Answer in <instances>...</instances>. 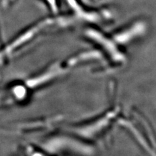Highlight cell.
Here are the masks:
<instances>
[{"mask_svg":"<svg viewBox=\"0 0 156 156\" xmlns=\"http://www.w3.org/2000/svg\"><path fill=\"white\" fill-rule=\"evenodd\" d=\"M120 115V107L114 105L89 120L72 124L70 127V131L72 134L90 144L92 142H98L102 139H105L112 126L116 122Z\"/></svg>","mask_w":156,"mask_h":156,"instance_id":"cell-1","label":"cell"},{"mask_svg":"<svg viewBox=\"0 0 156 156\" xmlns=\"http://www.w3.org/2000/svg\"><path fill=\"white\" fill-rule=\"evenodd\" d=\"M116 122L128 131L144 150L156 155L155 133L148 120L139 111H132L129 117L120 115Z\"/></svg>","mask_w":156,"mask_h":156,"instance_id":"cell-2","label":"cell"},{"mask_svg":"<svg viewBox=\"0 0 156 156\" xmlns=\"http://www.w3.org/2000/svg\"><path fill=\"white\" fill-rule=\"evenodd\" d=\"M45 155L62 154L75 152L77 154L90 155L94 151L92 144L71 135L53 134L44 140L38 145Z\"/></svg>","mask_w":156,"mask_h":156,"instance_id":"cell-3","label":"cell"},{"mask_svg":"<svg viewBox=\"0 0 156 156\" xmlns=\"http://www.w3.org/2000/svg\"><path fill=\"white\" fill-rule=\"evenodd\" d=\"M85 38L99 48L105 58L109 62V66L120 67L126 64L127 57L118 44L111 36L107 35L94 28H88L85 31Z\"/></svg>","mask_w":156,"mask_h":156,"instance_id":"cell-4","label":"cell"},{"mask_svg":"<svg viewBox=\"0 0 156 156\" xmlns=\"http://www.w3.org/2000/svg\"><path fill=\"white\" fill-rule=\"evenodd\" d=\"M73 68L68 58L65 61L53 62L41 71L23 80L24 83L33 93L52 84L68 74Z\"/></svg>","mask_w":156,"mask_h":156,"instance_id":"cell-5","label":"cell"},{"mask_svg":"<svg viewBox=\"0 0 156 156\" xmlns=\"http://www.w3.org/2000/svg\"><path fill=\"white\" fill-rule=\"evenodd\" d=\"M62 119L61 116H55L27 120L17 125L11 130H2V132L20 135H30L42 132L52 128Z\"/></svg>","mask_w":156,"mask_h":156,"instance_id":"cell-6","label":"cell"},{"mask_svg":"<svg viewBox=\"0 0 156 156\" xmlns=\"http://www.w3.org/2000/svg\"><path fill=\"white\" fill-rule=\"evenodd\" d=\"M146 31L145 22L138 20L113 33L111 37L120 47H123L140 38Z\"/></svg>","mask_w":156,"mask_h":156,"instance_id":"cell-7","label":"cell"},{"mask_svg":"<svg viewBox=\"0 0 156 156\" xmlns=\"http://www.w3.org/2000/svg\"><path fill=\"white\" fill-rule=\"evenodd\" d=\"M0 80H1V76H0Z\"/></svg>","mask_w":156,"mask_h":156,"instance_id":"cell-8","label":"cell"}]
</instances>
